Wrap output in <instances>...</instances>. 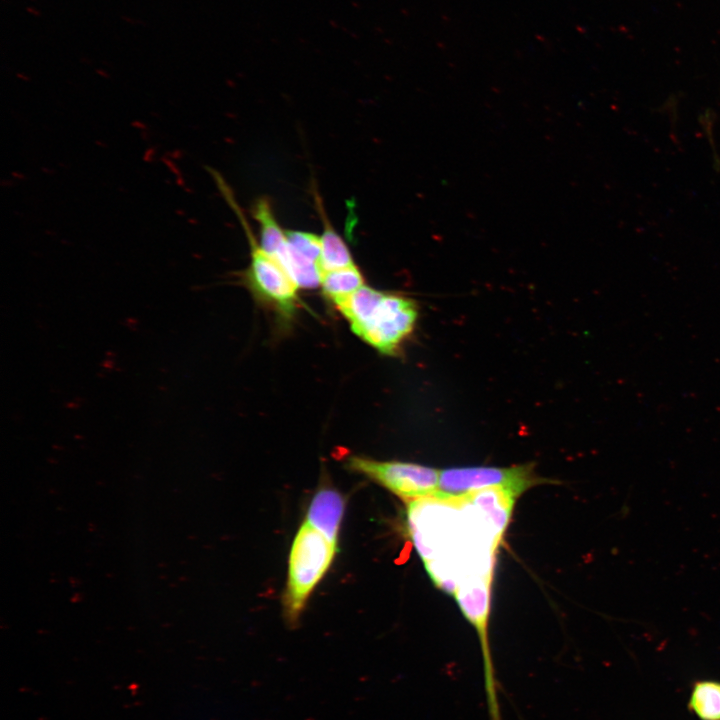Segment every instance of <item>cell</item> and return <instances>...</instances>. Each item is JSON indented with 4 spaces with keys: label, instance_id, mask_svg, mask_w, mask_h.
Listing matches in <instances>:
<instances>
[{
    "label": "cell",
    "instance_id": "obj_1",
    "mask_svg": "<svg viewBox=\"0 0 720 720\" xmlns=\"http://www.w3.org/2000/svg\"><path fill=\"white\" fill-rule=\"evenodd\" d=\"M336 546L306 522L296 533L289 555L283 601L290 624L297 622L309 595L329 569Z\"/></svg>",
    "mask_w": 720,
    "mask_h": 720
},
{
    "label": "cell",
    "instance_id": "obj_2",
    "mask_svg": "<svg viewBox=\"0 0 720 720\" xmlns=\"http://www.w3.org/2000/svg\"><path fill=\"white\" fill-rule=\"evenodd\" d=\"M543 482L545 480L536 474L534 464L454 467L441 470L439 492L435 497H457L488 488L503 489L518 497Z\"/></svg>",
    "mask_w": 720,
    "mask_h": 720
},
{
    "label": "cell",
    "instance_id": "obj_3",
    "mask_svg": "<svg viewBox=\"0 0 720 720\" xmlns=\"http://www.w3.org/2000/svg\"><path fill=\"white\" fill-rule=\"evenodd\" d=\"M347 465L353 471L380 484L403 501L434 497L439 492L441 470L416 463L378 461L352 456Z\"/></svg>",
    "mask_w": 720,
    "mask_h": 720
},
{
    "label": "cell",
    "instance_id": "obj_4",
    "mask_svg": "<svg viewBox=\"0 0 720 720\" xmlns=\"http://www.w3.org/2000/svg\"><path fill=\"white\" fill-rule=\"evenodd\" d=\"M418 308L412 299L385 293L369 317L352 331L380 353L392 355L413 332Z\"/></svg>",
    "mask_w": 720,
    "mask_h": 720
},
{
    "label": "cell",
    "instance_id": "obj_5",
    "mask_svg": "<svg viewBox=\"0 0 720 720\" xmlns=\"http://www.w3.org/2000/svg\"><path fill=\"white\" fill-rule=\"evenodd\" d=\"M236 212L251 247V260L245 272L248 286L256 296L274 305L283 314L290 315L295 309L298 286L279 262L260 247L239 209Z\"/></svg>",
    "mask_w": 720,
    "mask_h": 720
},
{
    "label": "cell",
    "instance_id": "obj_6",
    "mask_svg": "<svg viewBox=\"0 0 720 720\" xmlns=\"http://www.w3.org/2000/svg\"><path fill=\"white\" fill-rule=\"evenodd\" d=\"M344 508V499L338 491L332 488H322L314 495L305 522L332 544L337 545Z\"/></svg>",
    "mask_w": 720,
    "mask_h": 720
},
{
    "label": "cell",
    "instance_id": "obj_7",
    "mask_svg": "<svg viewBox=\"0 0 720 720\" xmlns=\"http://www.w3.org/2000/svg\"><path fill=\"white\" fill-rule=\"evenodd\" d=\"M316 209L323 223L320 269L323 272L355 265L343 238L332 227L317 191H313Z\"/></svg>",
    "mask_w": 720,
    "mask_h": 720
},
{
    "label": "cell",
    "instance_id": "obj_8",
    "mask_svg": "<svg viewBox=\"0 0 720 720\" xmlns=\"http://www.w3.org/2000/svg\"><path fill=\"white\" fill-rule=\"evenodd\" d=\"M252 216L259 223L260 247L279 262L288 250V242L270 201L265 197L257 199L252 207Z\"/></svg>",
    "mask_w": 720,
    "mask_h": 720
},
{
    "label": "cell",
    "instance_id": "obj_9",
    "mask_svg": "<svg viewBox=\"0 0 720 720\" xmlns=\"http://www.w3.org/2000/svg\"><path fill=\"white\" fill-rule=\"evenodd\" d=\"M384 292L363 285L353 293L334 301L350 326L364 322L377 306Z\"/></svg>",
    "mask_w": 720,
    "mask_h": 720
},
{
    "label": "cell",
    "instance_id": "obj_10",
    "mask_svg": "<svg viewBox=\"0 0 720 720\" xmlns=\"http://www.w3.org/2000/svg\"><path fill=\"white\" fill-rule=\"evenodd\" d=\"M688 709L699 720H720V681H696L690 691Z\"/></svg>",
    "mask_w": 720,
    "mask_h": 720
},
{
    "label": "cell",
    "instance_id": "obj_11",
    "mask_svg": "<svg viewBox=\"0 0 720 720\" xmlns=\"http://www.w3.org/2000/svg\"><path fill=\"white\" fill-rule=\"evenodd\" d=\"M363 285V275L356 265L325 271L321 274L322 291L333 302L353 293Z\"/></svg>",
    "mask_w": 720,
    "mask_h": 720
},
{
    "label": "cell",
    "instance_id": "obj_12",
    "mask_svg": "<svg viewBox=\"0 0 720 720\" xmlns=\"http://www.w3.org/2000/svg\"><path fill=\"white\" fill-rule=\"evenodd\" d=\"M290 248L301 256L316 262L320 266L321 240L320 236L304 231L285 230Z\"/></svg>",
    "mask_w": 720,
    "mask_h": 720
}]
</instances>
